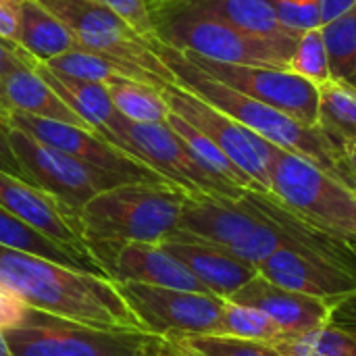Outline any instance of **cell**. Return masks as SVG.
I'll return each mask as SVG.
<instances>
[{"label": "cell", "mask_w": 356, "mask_h": 356, "mask_svg": "<svg viewBox=\"0 0 356 356\" xmlns=\"http://www.w3.org/2000/svg\"><path fill=\"white\" fill-rule=\"evenodd\" d=\"M355 194H356V192H355Z\"/></svg>", "instance_id": "cell-44"}, {"label": "cell", "mask_w": 356, "mask_h": 356, "mask_svg": "<svg viewBox=\"0 0 356 356\" xmlns=\"http://www.w3.org/2000/svg\"><path fill=\"white\" fill-rule=\"evenodd\" d=\"M0 244L15 248V250L40 254V257H46L50 261H56V263H63L69 267H77V269H86V271L104 275L94 259L86 257L73 248H67L63 244H56L54 240L35 232L33 227H29L27 223H23L21 219H17L13 213H8L2 207H0Z\"/></svg>", "instance_id": "cell-25"}, {"label": "cell", "mask_w": 356, "mask_h": 356, "mask_svg": "<svg viewBox=\"0 0 356 356\" xmlns=\"http://www.w3.org/2000/svg\"><path fill=\"white\" fill-rule=\"evenodd\" d=\"M8 138L25 179L56 196L77 215L81 207L98 192L123 184L115 175L81 163L79 159L29 136L23 129L10 127Z\"/></svg>", "instance_id": "cell-9"}, {"label": "cell", "mask_w": 356, "mask_h": 356, "mask_svg": "<svg viewBox=\"0 0 356 356\" xmlns=\"http://www.w3.org/2000/svg\"><path fill=\"white\" fill-rule=\"evenodd\" d=\"M10 127L23 129L29 136L56 146L58 150L79 159L81 163H88L96 169H102L123 184L129 181H152V184H171L163 175H159L154 169L138 161L136 156L127 154L113 142H108L102 134H98L92 127H79L71 123L50 121L31 117L19 111H10L8 115ZM181 190V188H179Z\"/></svg>", "instance_id": "cell-13"}, {"label": "cell", "mask_w": 356, "mask_h": 356, "mask_svg": "<svg viewBox=\"0 0 356 356\" xmlns=\"http://www.w3.org/2000/svg\"><path fill=\"white\" fill-rule=\"evenodd\" d=\"M317 127L346 154L356 148V88L330 79L319 86Z\"/></svg>", "instance_id": "cell-24"}, {"label": "cell", "mask_w": 356, "mask_h": 356, "mask_svg": "<svg viewBox=\"0 0 356 356\" xmlns=\"http://www.w3.org/2000/svg\"><path fill=\"white\" fill-rule=\"evenodd\" d=\"M330 73L336 81H348L356 69V6L321 25Z\"/></svg>", "instance_id": "cell-29"}, {"label": "cell", "mask_w": 356, "mask_h": 356, "mask_svg": "<svg viewBox=\"0 0 356 356\" xmlns=\"http://www.w3.org/2000/svg\"><path fill=\"white\" fill-rule=\"evenodd\" d=\"M288 71L309 79L317 88L332 79L321 27L300 33V38L294 46V52L290 56V63H288Z\"/></svg>", "instance_id": "cell-31"}, {"label": "cell", "mask_w": 356, "mask_h": 356, "mask_svg": "<svg viewBox=\"0 0 356 356\" xmlns=\"http://www.w3.org/2000/svg\"><path fill=\"white\" fill-rule=\"evenodd\" d=\"M154 38L175 50L219 63L288 69L296 42H275L242 31L215 17L150 0Z\"/></svg>", "instance_id": "cell-5"}, {"label": "cell", "mask_w": 356, "mask_h": 356, "mask_svg": "<svg viewBox=\"0 0 356 356\" xmlns=\"http://www.w3.org/2000/svg\"><path fill=\"white\" fill-rule=\"evenodd\" d=\"M271 346L282 356H327L319 353V350H315V348H311L309 344L300 342L298 338H286V340L273 342Z\"/></svg>", "instance_id": "cell-38"}, {"label": "cell", "mask_w": 356, "mask_h": 356, "mask_svg": "<svg viewBox=\"0 0 356 356\" xmlns=\"http://www.w3.org/2000/svg\"><path fill=\"white\" fill-rule=\"evenodd\" d=\"M271 194L307 225L330 240L356 248V194L315 163L269 142Z\"/></svg>", "instance_id": "cell-4"}, {"label": "cell", "mask_w": 356, "mask_h": 356, "mask_svg": "<svg viewBox=\"0 0 356 356\" xmlns=\"http://www.w3.org/2000/svg\"><path fill=\"white\" fill-rule=\"evenodd\" d=\"M167 123L171 125V129L186 142V146L192 150L194 159L217 179H221L223 184L236 186V188H244V190H257L254 184L248 179V175L244 171H240L229 159L227 154L213 142L209 140L204 134H200L194 125H190L186 119H181L175 113H169ZM261 192V190H259Z\"/></svg>", "instance_id": "cell-28"}, {"label": "cell", "mask_w": 356, "mask_h": 356, "mask_svg": "<svg viewBox=\"0 0 356 356\" xmlns=\"http://www.w3.org/2000/svg\"><path fill=\"white\" fill-rule=\"evenodd\" d=\"M102 136L136 156L173 186L181 188L188 196L200 198H242L244 188L223 184L213 177L192 154L186 142L165 123H134L119 113L111 119Z\"/></svg>", "instance_id": "cell-6"}, {"label": "cell", "mask_w": 356, "mask_h": 356, "mask_svg": "<svg viewBox=\"0 0 356 356\" xmlns=\"http://www.w3.org/2000/svg\"><path fill=\"white\" fill-rule=\"evenodd\" d=\"M265 280L319 298L336 309L356 298V271L348 261H340L313 250L280 248L257 265Z\"/></svg>", "instance_id": "cell-14"}, {"label": "cell", "mask_w": 356, "mask_h": 356, "mask_svg": "<svg viewBox=\"0 0 356 356\" xmlns=\"http://www.w3.org/2000/svg\"><path fill=\"white\" fill-rule=\"evenodd\" d=\"M0 286L56 319L98 330L144 332L106 275L0 244Z\"/></svg>", "instance_id": "cell-1"}, {"label": "cell", "mask_w": 356, "mask_h": 356, "mask_svg": "<svg viewBox=\"0 0 356 356\" xmlns=\"http://www.w3.org/2000/svg\"><path fill=\"white\" fill-rule=\"evenodd\" d=\"M269 2L282 25L294 35L321 27L319 0H269Z\"/></svg>", "instance_id": "cell-32"}, {"label": "cell", "mask_w": 356, "mask_h": 356, "mask_svg": "<svg viewBox=\"0 0 356 356\" xmlns=\"http://www.w3.org/2000/svg\"><path fill=\"white\" fill-rule=\"evenodd\" d=\"M348 81H350V83H353V86H355V88H356V69H355V73H353V77H350Z\"/></svg>", "instance_id": "cell-43"}, {"label": "cell", "mask_w": 356, "mask_h": 356, "mask_svg": "<svg viewBox=\"0 0 356 356\" xmlns=\"http://www.w3.org/2000/svg\"><path fill=\"white\" fill-rule=\"evenodd\" d=\"M171 6L190 8L219 21H225L252 35L275 42H298L300 35L290 33L277 19L269 0H159Z\"/></svg>", "instance_id": "cell-19"}, {"label": "cell", "mask_w": 356, "mask_h": 356, "mask_svg": "<svg viewBox=\"0 0 356 356\" xmlns=\"http://www.w3.org/2000/svg\"><path fill=\"white\" fill-rule=\"evenodd\" d=\"M219 334L242 338V340H252V342H263V344H273V342L288 338V334L263 311L254 307H246V305H236L229 300H225L223 305Z\"/></svg>", "instance_id": "cell-30"}, {"label": "cell", "mask_w": 356, "mask_h": 356, "mask_svg": "<svg viewBox=\"0 0 356 356\" xmlns=\"http://www.w3.org/2000/svg\"><path fill=\"white\" fill-rule=\"evenodd\" d=\"M96 2L115 10L121 19H125L144 38H154L150 0H96Z\"/></svg>", "instance_id": "cell-33"}, {"label": "cell", "mask_w": 356, "mask_h": 356, "mask_svg": "<svg viewBox=\"0 0 356 356\" xmlns=\"http://www.w3.org/2000/svg\"><path fill=\"white\" fill-rule=\"evenodd\" d=\"M21 0H0V40L19 46V35H21V10H19ZM23 50V48H21Z\"/></svg>", "instance_id": "cell-34"}, {"label": "cell", "mask_w": 356, "mask_h": 356, "mask_svg": "<svg viewBox=\"0 0 356 356\" xmlns=\"http://www.w3.org/2000/svg\"><path fill=\"white\" fill-rule=\"evenodd\" d=\"M33 69L63 98V102L98 134H102L111 119L117 115V108L113 106V100L102 83L60 75L44 63H35Z\"/></svg>", "instance_id": "cell-23"}, {"label": "cell", "mask_w": 356, "mask_h": 356, "mask_svg": "<svg viewBox=\"0 0 356 356\" xmlns=\"http://www.w3.org/2000/svg\"><path fill=\"white\" fill-rule=\"evenodd\" d=\"M161 90L171 113L179 115L200 134L213 140L227 154V159L248 175L257 190L271 194V181L265 161L269 148L267 140L252 134L242 123L177 83H167Z\"/></svg>", "instance_id": "cell-11"}, {"label": "cell", "mask_w": 356, "mask_h": 356, "mask_svg": "<svg viewBox=\"0 0 356 356\" xmlns=\"http://www.w3.org/2000/svg\"><path fill=\"white\" fill-rule=\"evenodd\" d=\"M4 94L10 104V111H19L31 117L71 123L79 127H90L77 113H73L63 98L35 73L33 67L17 69L2 77ZM94 129V127H92Z\"/></svg>", "instance_id": "cell-20"}, {"label": "cell", "mask_w": 356, "mask_h": 356, "mask_svg": "<svg viewBox=\"0 0 356 356\" xmlns=\"http://www.w3.org/2000/svg\"><path fill=\"white\" fill-rule=\"evenodd\" d=\"M27 311L29 307L21 298H17L10 290L0 286V332L21 325Z\"/></svg>", "instance_id": "cell-35"}, {"label": "cell", "mask_w": 356, "mask_h": 356, "mask_svg": "<svg viewBox=\"0 0 356 356\" xmlns=\"http://www.w3.org/2000/svg\"><path fill=\"white\" fill-rule=\"evenodd\" d=\"M148 356H282L271 344L223 334L167 332L152 336Z\"/></svg>", "instance_id": "cell-22"}, {"label": "cell", "mask_w": 356, "mask_h": 356, "mask_svg": "<svg viewBox=\"0 0 356 356\" xmlns=\"http://www.w3.org/2000/svg\"><path fill=\"white\" fill-rule=\"evenodd\" d=\"M19 46L35 60L48 63L65 52L81 48L71 29L40 0H21Z\"/></svg>", "instance_id": "cell-21"}, {"label": "cell", "mask_w": 356, "mask_h": 356, "mask_svg": "<svg viewBox=\"0 0 356 356\" xmlns=\"http://www.w3.org/2000/svg\"><path fill=\"white\" fill-rule=\"evenodd\" d=\"M152 44L161 60L169 67L177 86L223 111L263 140L315 163L319 169L356 192V177L346 154L317 125H305L298 119L217 81L198 69L192 60H188L184 52L159 42L156 38Z\"/></svg>", "instance_id": "cell-2"}, {"label": "cell", "mask_w": 356, "mask_h": 356, "mask_svg": "<svg viewBox=\"0 0 356 356\" xmlns=\"http://www.w3.org/2000/svg\"><path fill=\"white\" fill-rule=\"evenodd\" d=\"M117 292L140 321L142 330L152 336L167 332L219 334L225 300L215 294L159 288L136 282H113Z\"/></svg>", "instance_id": "cell-10"}, {"label": "cell", "mask_w": 356, "mask_h": 356, "mask_svg": "<svg viewBox=\"0 0 356 356\" xmlns=\"http://www.w3.org/2000/svg\"><path fill=\"white\" fill-rule=\"evenodd\" d=\"M0 207L13 213L29 227H33L35 232L54 240L56 244H63L67 248H73L94 259L81 238L79 217L75 211H71L67 204H63L56 196L48 194L46 190L2 169H0Z\"/></svg>", "instance_id": "cell-15"}, {"label": "cell", "mask_w": 356, "mask_h": 356, "mask_svg": "<svg viewBox=\"0 0 356 356\" xmlns=\"http://www.w3.org/2000/svg\"><path fill=\"white\" fill-rule=\"evenodd\" d=\"M113 106L121 117L134 123H165L171 108L163 90L127 75H115L104 83Z\"/></svg>", "instance_id": "cell-26"}, {"label": "cell", "mask_w": 356, "mask_h": 356, "mask_svg": "<svg viewBox=\"0 0 356 356\" xmlns=\"http://www.w3.org/2000/svg\"><path fill=\"white\" fill-rule=\"evenodd\" d=\"M25 67H35V60L25 50L0 40V79L17 69H25Z\"/></svg>", "instance_id": "cell-36"}, {"label": "cell", "mask_w": 356, "mask_h": 356, "mask_svg": "<svg viewBox=\"0 0 356 356\" xmlns=\"http://www.w3.org/2000/svg\"><path fill=\"white\" fill-rule=\"evenodd\" d=\"M75 35L86 50L121 60L154 75L163 83H175L169 67L161 60L152 40L138 33L125 19L96 0H40Z\"/></svg>", "instance_id": "cell-8"}, {"label": "cell", "mask_w": 356, "mask_h": 356, "mask_svg": "<svg viewBox=\"0 0 356 356\" xmlns=\"http://www.w3.org/2000/svg\"><path fill=\"white\" fill-rule=\"evenodd\" d=\"M0 356H13L6 340H4V336H2V332H0Z\"/></svg>", "instance_id": "cell-41"}, {"label": "cell", "mask_w": 356, "mask_h": 356, "mask_svg": "<svg viewBox=\"0 0 356 356\" xmlns=\"http://www.w3.org/2000/svg\"><path fill=\"white\" fill-rule=\"evenodd\" d=\"M13 356H148L152 334L98 330L29 307L17 327L2 330Z\"/></svg>", "instance_id": "cell-7"}, {"label": "cell", "mask_w": 356, "mask_h": 356, "mask_svg": "<svg viewBox=\"0 0 356 356\" xmlns=\"http://www.w3.org/2000/svg\"><path fill=\"white\" fill-rule=\"evenodd\" d=\"M346 159H348V165H350V169H353V173H355L356 177V148H353L350 152H346Z\"/></svg>", "instance_id": "cell-42"}, {"label": "cell", "mask_w": 356, "mask_h": 356, "mask_svg": "<svg viewBox=\"0 0 356 356\" xmlns=\"http://www.w3.org/2000/svg\"><path fill=\"white\" fill-rule=\"evenodd\" d=\"M163 246L177 261H181L194 273V277L209 288L211 294L223 300H227L236 290H240L259 273L254 265L236 259L234 254L217 246L196 242L190 238L173 236L167 242H163Z\"/></svg>", "instance_id": "cell-18"}, {"label": "cell", "mask_w": 356, "mask_h": 356, "mask_svg": "<svg viewBox=\"0 0 356 356\" xmlns=\"http://www.w3.org/2000/svg\"><path fill=\"white\" fill-rule=\"evenodd\" d=\"M181 52V50H179ZM188 60H192L207 75L217 81L246 94L259 102H265L305 125H317L319 113V88L309 79L288 71L273 67H254V65H234L211 60L192 52H184Z\"/></svg>", "instance_id": "cell-12"}, {"label": "cell", "mask_w": 356, "mask_h": 356, "mask_svg": "<svg viewBox=\"0 0 356 356\" xmlns=\"http://www.w3.org/2000/svg\"><path fill=\"white\" fill-rule=\"evenodd\" d=\"M353 6H356V0H319V17L321 25L338 19L340 15L348 13Z\"/></svg>", "instance_id": "cell-39"}, {"label": "cell", "mask_w": 356, "mask_h": 356, "mask_svg": "<svg viewBox=\"0 0 356 356\" xmlns=\"http://www.w3.org/2000/svg\"><path fill=\"white\" fill-rule=\"evenodd\" d=\"M227 300L263 311L288 334V338L305 336L330 325L338 311L319 298L282 288L259 273L240 290H236Z\"/></svg>", "instance_id": "cell-17"}, {"label": "cell", "mask_w": 356, "mask_h": 356, "mask_svg": "<svg viewBox=\"0 0 356 356\" xmlns=\"http://www.w3.org/2000/svg\"><path fill=\"white\" fill-rule=\"evenodd\" d=\"M94 261L111 282H136L159 288L211 294L194 273L163 244L131 242L94 252Z\"/></svg>", "instance_id": "cell-16"}, {"label": "cell", "mask_w": 356, "mask_h": 356, "mask_svg": "<svg viewBox=\"0 0 356 356\" xmlns=\"http://www.w3.org/2000/svg\"><path fill=\"white\" fill-rule=\"evenodd\" d=\"M8 134H10V123H8V119L4 115H0V169L25 179L23 169H21V165H19V161H17V156L13 152Z\"/></svg>", "instance_id": "cell-37"}, {"label": "cell", "mask_w": 356, "mask_h": 356, "mask_svg": "<svg viewBox=\"0 0 356 356\" xmlns=\"http://www.w3.org/2000/svg\"><path fill=\"white\" fill-rule=\"evenodd\" d=\"M44 65L50 67L52 71L60 73V75L94 81V83H102V86L108 79H113L115 75H127L131 79H138V81H144V83H150V86H156V88L167 86V83L159 81L154 75H150V73H146L142 69L129 67V65H125L121 60L108 58L104 54H98V52L86 50V48H75V50L65 52V54H60V56L44 63Z\"/></svg>", "instance_id": "cell-27"}, {"label": "cell", "mask_w": 356, "mask_h": 356, "mask_svg": "<svg viewBox=\"0 0 356 356\" xmlns=\"http://www.w3.org/2000/svg\"><path fill=\"white\" fill-rule=\"evenodd\" d=\"M188 194L173 184L129 181L98 192L79 211V229L88 250L121 244H163L179 225Z\"/></svg>", "instance_id": "cell-3"}, {"label": "cell", "mask_w": 356, "mask_h": 356, "mask_svg": "<svg viewBox=\"0 0 356 356\" xmlns=\"http://www.w3.org/2000/svg\"><path fill=\"white\" fill-rule=\"evenodd\" d=\"M0 115H4L8 119L10 115V104L6 100V94H4V86H2V79H0Z\"/></svg>", "instance_id": "cell-40"}]
</instances>
